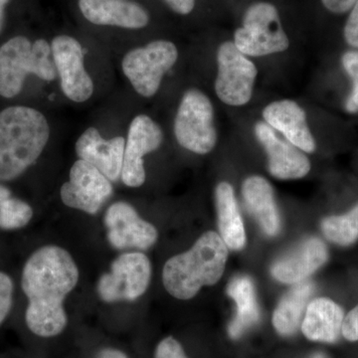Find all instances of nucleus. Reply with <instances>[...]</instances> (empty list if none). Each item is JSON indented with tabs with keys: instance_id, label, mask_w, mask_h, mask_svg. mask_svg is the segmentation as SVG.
Instances as JSON below:
<instances>
[{
	"instance_id": "obj_1",
	"label": "nucleus",
	"mask_w": 358,
	"mask_h": 358,
	"mask_svg": "<svg viewBox=\"0 0 358 358\" xmlns=\"http://www.w3.org/2000/svg\"><path fill=\"white\" fill-rule=\"evenodd\" d=\"M79 281V268L69 252L44 246L28 259L21 287L28 299L25 322L40 338H54L68 324L64 301Z\"/></svg>"
},
{
	"instance_id": "obj_2",
	"label": "nucleus",
	"mask_w": 358,
	"mask_h": 358,
	"mask_svg": "<svg viewBox=\"0 0 358 358\" xmlns=\"http://www.w3.org/2000/svg\"><path fill=\"white\" fill-rule=\"evenodd\" d=\"M49 136L48 122L39 110L15 106L0 112V180H13L31 166Z\"/></svg>"
},
{
	"instance_id": "obj_3",
	"label": "nucleus",
	"mask_w": 358,
	"mask_h": 358,
	"mask_svg": "<svg viewBox=\"0 0 358 358\" xmlns=\"http://www.w3.org/2000/svg\"><path fill=\"white\" fill-rule=\"evenodd\" d=\"M228 247L213 231L204 233L192 249L169 259L164 267V288L178 300H190L204 286H212L222 277Z\"/></svg>"
},
{
	"instance_id": "obj_4",
	"label": "nucleus",
	"mask_w": 358,
	"mask_h": 358,
	"mask_svg": "<svg viewBox=\"0 0 358 358\" xmlns=\"http://www.w3.org/2000/svg\"><path fill=\"white\" fill-rule=\"evenodd\" d=\"M30 74L44 81L56 79L51 45L44 39L31 43L24 36L13 37L0 47V96H17Z\"/></svg>"
},
{
	"instance_id": "obj_5",
	"label": "nucleus",
	"mask_w": 358,
	"mask_h": 358,
	"mask_svg": "<svg viewBox=\"0 0 358 358\" xmlns=\"http://www.w3.org/2000/svg\"><path fill=\"white\" fill-rule=\"evenodd\" d=\"M238 50L251 57L281 53L289 48V38L282 29L274 4L256 2L244 14L243 25L234 34Z\"/></svg>"
},
{
	"instance_id": "obj_6",
	"label": "nucleus",
	"mask_w": 358,
	"mask_h": 358,
	"mask_svg": "<svg viewBox=\"0 0 358 358\" xmlns=\"http://www.w3.org/2000/svg\"><path fill=\"white\" fill-rule=\"evenodd\" d=\"M174 134L181 147L194 154H209L215 148L217 131L213 106L203 92H185L174 120Z\"/></svg>"
},
{
	"instance_id": "obj_7",
	"label": "nucleus",
	"mask_w": 358,
	"mask_h": 358,
	"mask_svg": "<svg viewBox=\"0 0 358 358\" xmlns=\"http://www.w3.org/2000/svg\"><path fill=\"white\" fill-rule=\"evenodd\" d=\"M178 58V48L173 42L155 40L129 51L122 59V68L136 93L152 98L159 91L162 78L176 65Z\"/></svg>"
},
{
	"instance_id": "obj_8",
	"label": "nucleus",
	"mask_w": 358,
	"mask_h": 358,
	"mask_svg": "<svg viewBox=\"0 0 358 358\" xmlns=\"http://www.w3.org/2000/svg\"><path fill=\"white\" fill-rule=\"evenodd\" d=\"M152 278L150 259L141 252L122 254L101 275L96 292L105 303L134 301L147 292Z\"/></svg>"
},
{
	"instance_id": "obj_9",
	"label": "nucleus",
	"mask_w": 358,
	"mask_h": 358,
	"mask_svg": "<svg viewBox=\"0 0 358 358\" xmlns=\"http://www.w3.org/2000/svg\"><path fill=\"white\" fill-rule=\"evenodd\" d=\"M218 73L216 95L221 102L233 107L246 105L253 96L258 71L232 41H226L217 51Z\"/></svg>"
},
{
	"instance_id": "obj_10",
	"label": "nucleus",
	"mask_w": 358,
	"mask_h": 358,
	"mask_svg": "<svg viewBox=\"0 0 358 358\" xmlns=\"http://www.w3.org/2000/svg\"><path fill=\"white\" fill-rule=\"evenodd\" d=\"M113 185L96 167L78 159L71 167L69 181L60 189L63 203L95 215L112 196Z\"/></svg>"
},
{
	"instance_id": "obj_11",
	"label": "nucleus",
	"mask_w": 358,
	"mask_h": 358,
	"mask_svg": "<svg viewBox=\"0 0 358 358\" xmlns=\"http://www.w3.org/2000/svg\"><path fill=\"white\" fill-rule=\"evenodd\" d=\"M52 55L63 93L73 102L83 103L94 93V83L84 65V50L74 37L59 35L52 40Z\"/></svg>"
},
{
	"instance_id": "obj_12",
	"label": "nucleus",
	"mask_w": 358,
	"mask_h": 358,
	"mask_svg": "<svg viewBox=\"0 0 358 358\" xmlns=\"http://www.w3.org/2000/svg\"><path fill=\"white\" fill-rule=\"evenodd\" d=\"M110 244L115 249L150 248L157 242V228L143 220L131 204L115 202L103 217Z\"/></svg>"
},
{
	"instance_id": "obj_13",
	"label": "nucleus",
	"mask_w": 358,
	"mask_h": 358,
	"mask_svg": "<svg viewBox=\"0 0 358 358\" xmlns=\"http://www.w3.org/2000/svg\"><path fill=\"white\" fill-rule=\"evenodd\" d=\"M164 134L159 124L147 115L134 117L124 147L122 180L129 187H140L145 181L143 157L162 145Z\"/></svg>"
},
{
	"instance_id": "obj_14",
	"label": "nucleus",
	"mask_w": 358,
	"mask_h": 358,
	"mask_svg": "<svg viewBox=\"0 0 358 358\" xmlns=\"http://www.w3.org/2000/svg\"><path fill=\"white\" fill-rule=\"evenodd\" d=\"M257 140L268 155V169L278 179H299L310 171V162L293 143L282 140L265 122H258L254 127Z\"/></svg>"
},
{
	"instance_id": "obj_15",
	"label": "nucleus",
	"mask_w": 358,
	"mask_h": 358,
	"mask_svg": "<svg viewBox=\"0 0 358 358\" xmlns=\"http://www.w3.org/2000/svg\"><path fill=\"white\" fill-rule=\"evenodd\" d=\"M126 140L115 136L105 140L98 129L91 127L78 138L76 154L80 159L96 167L110 181H117L122 176Z\"/></svg>"
},
{
	"instance_id": "obj_16",
	"label": "nucleus",
	"mask_w": 358,
	"mask_h": 358,
	"mask_svg": "<svg viewBox=\"0 0 358 358\" xmlns=\"http://www.w3.org/2000/svg\"><path fill=\"white\" fill-rule=\"evenodd\" d=\"M266 124L279 131L294 147L312 154L317 148L315 138L308 128L307 115L298 103L292 100L275 101L263 110Z\"/></svg>"
},
{
	"instance_id": "obj_17",
	"label": "nucleus",
	"mask_w": 358,
	"mask_h": 358,
	"mask_svg": "<svg viewBox=\"0 0 358 358\" xmlns=\"http://www.w3.org/2000/svg\"><path fill=\"white\" fill-rule=\"evenodd\" d=\"M78 4L93 24L141 29L150 22L148 11L131 0H79Z\"/></svg>"
},
{
	"instance_id": "obj_18",
	"label": "nucleus",
	"mask_w": 358,
	"mask_h": 358,
	"mask_svg": "<svg viewBox=\"0 0 358 358\" xmlns=\"http://www.w3.org/2000/svg\"><path fill=\"white\" fill-rule=\"evenodd\" d=\"M327 260L326 245L317 238H310L275 261L272 275L285 284H298L305 281Z\"/></svg>"
},
{
	"instance_id": "obj_19",
	"label": "nucleus",
	"mask_w": 358,
	"mask_h": 358,
	"mask_svg": "<svg viewBox=\"0 0 358 358\" xmlns=\"http://www.w3.org/2000/svg\"><path fill=\"white\" fill-rule=\"evenodd\" d=\"M246 208L268 236H275L281 228V219L275 203L274 190L262 176H250L242 186Z\"/></svg>"
},
{
	"instance_id": "obj_20",
	"label": "nucleus",
	"mask_w": 358,
	"mask_h": 358,
	"mask_svg": "<svg viewBox=\"0 0 358 358\" xmlns=\"http://www.w3.org/2000/svg\"><path fill=\"white\" fill-rule=\"evenodd\" d=\"M343 312L329 299H315L308 303L301 331L306 338L315 341L334 343L341 334Z\"/></svg>"
},
{
	"instance_id": "obj_21",
	"label": "nucleus",
	"mask_w": 358,
	"mask_h": 358,
	"mask_svg": "<svg viewBox=\"0 0 358 358\" xmlns=\"http://www.w3.org/2000/svg\"><path fill=\"white\" fill-rule=\"evenodd\" d=\"M215 199L220 237L228 248L234 251L243 249L246 234L232 185L225 181L219 183L215 190Z\"/></svg>"
},
{
	"instance_id": "obj_22",
	"label": "nucleus",
	"mask_w": 358,
	"mask_h": 358,
	"mask_svg": "<svg viewBox=\"0 0 358 358\" xmlns=\"http://www.w3.org/2000/svg\"><path fill=\"white\" fill-rule=\"evenodd\" d=\"M227 293L236 301L237 313L229 326L232 338H238L260 320L253 282L247 275H238L228 285Z\"/></svg>"
},
{
	"instance_id": "obj_23",
	"label": "nucleus",
	"mask_w": 358,
	"mask_h": 358,
	"mask_svg": "<svg viewBox=\"0 0 358 358\" xmlns=\"http://www.w3.org/2000/svg\"><path fill=\"white\" fill-rule=\"evenodd\" d=\"M313 292V282L308 281L298 282L293 289H289V293L280 301L273 315V324L278 333L285 336L296 333Z\"/></svg>"
},
{
	"instance_id": "obj_24",
	"label": "nucleus",
	"mask_w": 358,
	"mask_h": 358,
	"mask_svg": "<svg viewBox=\"0 0 358 358\" xmlns=\"http://www.w3.org/2000/svg\"><path fill=\"white\" fill-rule=\"evenodd\" d=\"M322 228L331 242L343 246L352 244L358 238V204L345 215L324 219Z\"/></svg>"
},
{
	"instance_id": "obj_25",
	"label": "nucleus",
	"mask_w": 358,
	"mask_h": 358,
	"mask_svg": "<svg viewBox=\"0 0 358 358\" xmlns=\"http://www.w3.org/2000/svg\"><path fill=\"white\" fill-rule=\"evenodd\" d=\"M33 216L31 206L22 200L7 199L0 202V228L20 229L30 222Z\"/></svg>"
},
{
	"instance_id": "obj_26",
	"label": "nucleus",
	"mask_w": 358,
	"mask_h": 358,
	"mask_svg": "<svg viewBox=\"0 0 358 358\" xmlns=\"http://www.w3.org/2000/svg\"><path fill=\"white\" fill-rule=\"evenodd\" d=\"M341 65L352 82V88L346 98L345 108L350 114L358 113V50L346 51L341 56Z\"/></svg>"
},
{
	"instance_id": "obj_27",
	"label": "nucleus",
	"mask_w": 358,
	"mask_h": 358,
	"mask_svg": "<svg viewBox=\"0 0 358 358\" xmlns=\"http://www.w3.org/2000/svg\"><path fill=\"white\" fill-rule=\"evenodd\" d=\"M13 284L10 277L0 272V324L4 322L13 307Z\"/></svg>"
},
{
	"instance_id": "obj_28",
	"label": "nucleus",
	"mask_w": 358,
	"mask_h": 358,
	"mask_svg": "<svg viewBox=\"0 0 358 358\" xmlns=\"http://www.w3.org/2000/svg\"><path fill=\"white\" fill-rule=\"evenodd\" d=\"M155 358H188L180 343L169 336L162 339L155 348Z\"/></svg>"
},
{
	"instance_id": "obj_29",
	"label": "nucleus",
	"mask_w": 358,
	"mask_h": 358,
	"mask_svg": "<svg viewBox=\"0 0 358 358\" xmlns=\"http://www.w3.org/2000/svg\"><path fill=\"white\" fill-rule=\"evenodd\" d=\"M343 37L346 43L358 50V0L353 6L343 28Z\"/></svg>"
},
{
	"instance_id": "obj_30",
	"label": "nucleus",
	"mask_w": 358,
	"mask_h": 358,
	"mask_svg": "<svg viewBox=\"0 0 358 358\" xmlns=\"http://www.w3.org/2000/svg\"><path fill=\"white\" fill-rule=\"evenodd\" d=\"M343 336L350 341H358V306L353 308L352 312L346 315L343 320Z\"/></svg>"
},
{
	"instance_id": "obj_31",
	"label": "nucleus",
	"mask_w": 358,
	"mask_h": 358,
	"mask_svg": "<svg viewBox=\"0 0 358 358\" xmlns=\"http://www.w3.org/2000/svg\"><path fill=\"white\" fill-rule=\"evenodd\" d=\"M357 0H322V4L331 13L343 14L352 10Z\"/></svg>"
},
{
	"instance_id": "obj_32",
	"label": "nucleus",
	"mask_w": 358,
	"mask_h": 358,
	"mask_svg": "<svg viewBox=\"0 0 358 358\" xmlns=\"http://www.w3.org/2000/svg\"><path fill=\"white\" fill-rule=\"evenodd\" d=\"M174 13L187 15L195 6V0H164Z\"/></svg>"
},
{
	"instance_id": "obj_33",
	"label": "nucleus",
	"mask_w": 358,
	"mask_h": 358,
	"mask_svg": "<svg viewBox=\"0 0 358 358\" xmlns=\"http://www.w3.org/2000/svg\"><path fill=\"white\" fill-rule=\"evenodd\" d=\"M96 358H129L128 355H126L122 350H117V348H103L99 352Z\"/></svg>"
},
{
	"instance_id": "obj_34",
	"label": "nucleus",
	"mask_w": 358,
	"mask_h": 358,
	"mask_svg": "<svg viewBox=\"0 0 358 358\" xmlns=\"http://www.w3.org/2000/svg\"><path fill=\"white\" fill-rule=\"evenodd\" d=\"M10 0H0V32L3 27L4 18H6V8Z\"/></svg>"
},
{
	"instance_id": "obj_35",
	"label": "nucleus",
	"mask_w": 358,
	"mask_h": 358,
	"mask_svg": "<svg viewBox=\"0 0 358 358\" xmlns=\"http://www.w3.org/2000/svg\"><path fill=\"white\" fill-rule=\"evenodd\" d=\"M11 192L6 186L0 185V202L10 197Z\"/></svg>"
},
{
	"instance_id": "obj_36",
	"label": "nucleus",
	"mask_w": 358,
	"mask_h": 358,
	"mask_svg": "<svg viewBox=\"0 0 358 358\" xmlns=\"http://www.w3.org/2000/svg\"><path fill=\"white\" fill-rule=\"evenodd\" d=\"M313 358H327L324 357V355H322V353H317V355H313Z\"/></svg>"
}]
</instances>
